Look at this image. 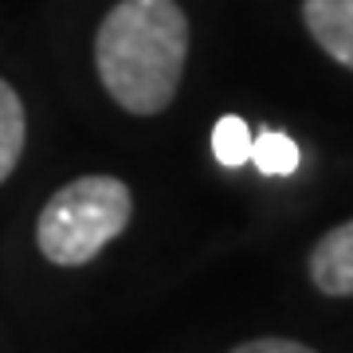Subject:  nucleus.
<instances>
[{
    "label": "nucleus",
    "mask_w": 353,
    "mask_h": 353,
    "mask_svg": "<svg viewBox=\"0 0 353 353\" xmlns=\"http://www.w3.org/2000/svg\"><path fill=\"white\" fill-rule=\"evenodd\" d=\"M189 59V20L176 0H118L94 36L106 94L130 114H161L176 99Z\"/></svg>",
    "instance_id": "nucleus-1"
},
{
    "label": "nucleus",
    "mask_w": 353,
    "mask_h": 353,
    "mask_svg": "<svg viewBox=\"0 0 353 353\" xmlns=\"http://www.w3.org/2000/svg\"><path fill=\"white\" fill-rule=\"evenodd\" d=\"M232 353H314V350L303 345V341H290V338H255V341L236 345Z\"/></svg>",
    "instance_id": "nucleus-8"
},
{
    "label": "nucleus",
    "mask_w": 353,
    "mask_h": 353,
    "mask_svg": "<svg viewBox=\"0 0 353 353\" xmlns=\"http://www.w3.org/2000/svg\"><path fill=\"white\" fill-rule=\"evenodd\" d=\"M134 212L126 181L118 176H79L55 192L36 224V243L51 263L59 267H83L94 255L122 236Z\"/></svg>",
    "instance_id": "nucleus-2"
},
{
    "label": "nucleus",
    "mask_w": 353,
    "mask_h": 353,
    "mask_svg": "<svg viewBox=\"0 0 353 353\" xmlns=\"http://www.w3.org/2000/svg\"><path fill=\"white\" fill-rule=\"evenodd\" d=\"M303 24L334 63L353 71V0H303Z\"/></svg>",
    "instance_id": "nucleus-4"
},
{
    "label": "nucleus",
    "mask_w": 353,
    "mask_h": 353,
    "mask_svg": "<svg viewBox=\"0 0 353 353\" xmlns=\"http://www.w3.org/2000/svg\"><path fill=\"white\" fill-rule=\"evenodd\" d=\"M252 165L267 176H290L299 169V145L279 130H263L259 138H252Z\"/></svg>",
    "instance_id": "nucleus-6"
},
{
    "label": "nucleus",
    "mask_w": 353,
    "mask_h": 353,
    "mask_svg": "<svg viewBox=\"0 0 353 353\" xmlns=\"http://www.w3.org/2000/svg\"><path fill=\"white\" fill-rule=\"evenodd\" d=\"M310 283L330 299L353 294V220L330 228L310 252Z\"/></svg>",
    "instance_id": "nucleus-3"
},
{
    "label": "nucleus",
    "mask_w": 353,
    "mask_h": 353,
    "mask_svg": "<svg viewBox=\"0 0 353 353\" xmlns=\"http://www.w3.org/2000/svg\"><path fill=\"white\" fill-rule=\"evenodd\" d=\"M28 138V122H24V102L4 79H0V185L12 176V169L20 165Z\"/></svg>",
    "instance_id": "nucleus-5"
},
{
    "label": "nucleus",
    "mask_w": 353,
    "mask_h": 353,
    "mask_svg": "<svg viewBox=\"0 0 353 353\" xmlns=\"http://www.w3.org/2000/svg\"><path fill=\"white\" fill-rule=\"evenodd\" d=\"M212 153L228 169H240V165L252 161V130H248V122L236 118V114H224L212 130Z\"/></svg>",
    "instance_id": "nucleus-7"
}]
</instances>
